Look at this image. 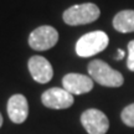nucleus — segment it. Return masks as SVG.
I'll return each instance as SVG.
<instances>
[{"label": "nucleus", "mask_w": 134, "mask_h": 134, "mask_svg": "<svg viewBox=\"0 0 134 134\" xmlns=\"http://www.w3.org/2000/svg\"><path fill=\"white\" fill-rule=\"evenodd\" d=\"M94 81L90 76L81 73H67L62 78L63 88L71 94H85L92 91Z\"/></svg>", "instance_id": "nucleus-8"}, {"label": "nucleus", "mask_w": 134, "mask_h": 134, "mask_svg": "<svg viewBox=\"0 0 134 134\" xmlns=\"http://www.w3.org/2000/svg\"><path fill=\"white\" fill-rule=\"evenodd\" d=\"M127 67L128 70L134 72V40L128 43V58H127Z\"/></svg>", "instance_id": "nucleus-12"}, {"label": "nucleus", "mask_w": 134, "mask_h": 134, "mask_svg": "<svg viewBox=\"0 0 134 134\" xmlns=\"http://www.w3.org/2000/svg\"><path fill=\"white\" fill-rule=\"evenodd\" d=\"M100 15L99 8L93 3H85V4H77L68 8L63 11L62 19L67 25L78 26V25H86L96 21Z\"/></svg>", "instance_id": "nucleus-2"}, {"label": "nucleus", "mask_w": 134, "mask_h": 134, "mask_svg": "<svg viewBox=\"0 0 134 134\" xmlns=\"http://www.w3.org/2000/svg\"><path fill=\"white\" fill-rule=\"evenodd\" d=\"M81 123L88 134H105L109 129V120L99 109L90 108L81 115Z\"/></svg>", "instance_id": "nucleus-5"}, {"label": "nucleus", "mask_w": 134, "mask_h": 134, "mask_svg": "<svg viewBox=\"0 0 134 134\" xmlns=\"http://www.w3.org/2000/svg\"><path fill=\"white\" fill-rule=\"evenodd\" d=\"M58 41L57 30L50 26V25H42L35 29L29 36L30 47L35 51H46L52 48Z\"/></svg>", "instance_id": "nucleus-4"}, {"label": "nucleus", "mask_w": 134, "mask_h": 134, "mask_svg": "<svg viewBox=\"0 0 134 134\" xmlns=\"http://www.w3.org/2000/svg\"><path fill=\"white\" fill-rule=\"evenodd\" d=\"M113 27L118 32H134V10H122L113 18Z\"/></svg>", "instance_id": "nucleus-10"}, {"label": "nucleus", "mask_w": 134, "mask_h": 134, "mask_svg": "<svg viewBox=\"0 0 134 134\" xmlns=\"http://www.w3.org/2000/svg\"><path fill=\"white\" fill-rule=\"evenodd\" d=\"M27 67L31 77L34 78V81H36L37 83L45 85L52 80L53 77V68L52 65L50 63L47 58H45L43 56L40 55H35L32 57H30L29 62H27Z\"/></svg>", "instance_id": "nucleus-7"}, {"label": "nucleus", "mask_w": 134, "mask_h": 134, "mask_svg": "<svg viewBox=\"0 0 134 134\" xmlns=\"http://www.w3.org/2000/svg\"><path fill=\"white\" fill-rule=\"evenodd\" d=\"M88 73L90 77L100 86L104 87H120L124 83V78L119 71L105 63L102 60H93L88 63Z\"/></svg>", "instance_id": "nucleus-1"}, {"label": "nucleus", "mask_w": 134, "mask_h": 134, "mask_svg": "<svg viewBox=\"0 0 134 134\" xmlns=\"http://www.w3.org/2000/svg\"><path fill=\"white\" fill-rule=\"evenodd\" d=\"M3 127V115H1V113H0V128Z\"/></svg>", "instance_id": "nucleus-14"}, {"label": "nucleus", "mask_w": 134, "mask_h": 134, "mask_svg": "<svg viewBox=\"0 0 134 134\" xmlns=\"http://www.w3.org/2000/svg\"><path fill=\"white\" fill-rule=\"evenodd\" d=\"M124 55H125V53H124V51H123V50H120V48H119V50H117V56H115V60H122V58H123V57H124Z\"/></svg>", "instance_id": "nucleus-13"}, {"label": "nucleus", "mask_w": 134, "mask_h": 134, "mask_svg": "<svg viewBox=\"0 0 134 134\" xmlns=\"http://www.w3.org/2000/svg\"><path fill=\"white\" fill-rule=\"evenodd\" d=\"M109 42L108 35L104 31H92L85 34L76 43V53L80 57H91L102 52Z\"/></svg>", "instance_id": "nucleus-3"}, {"label": "nucleus", "mask_w": 134, "mask_h": 134, "mask_svg": "<svg viewBox=\"0 0 134 134\" xmlns=\"http://www.w3.org/2000/svg\"><path fill=\"white\" fill-rule=\"evenodd\" d=\"M120 118H122V120H123V123L125 125L134 128V103L127 105L124 109L122 110Z\"/></svg>", "instance_id": "nucleus-11"}, {"label": "nucleus", "mask_w": 134, "mask_h": 134, "mask_svg": "<svg viewBox=\"0 0 134 134\" xmlns=\"http://www.w3.org/2000/svg\"><path fill=\"white\" fill-rule=\"evenodd\" d=\"M41 102L45 107L51 109H66L73 104V94H71L65 88L52 87L42 93Z\"/></svg>", "instance_id": "nucleus-6"}, {"label": "nucleus", "mask_w": 134, "mask_h": 134, "mask_svg": "<svg viewBox=\"0 0 134 134\" xmlns=\"http://www.w3.org/2000/svg\"><path fill=\"white\" fill-rule=\"evenodd\" d=\"M8 115L10 120L15 124H21L24 123L27 115H29V104L27 99L24 94H14L8 100Z\"/></svg>", "instance_id": "nucleus-9"}]
</instances>
